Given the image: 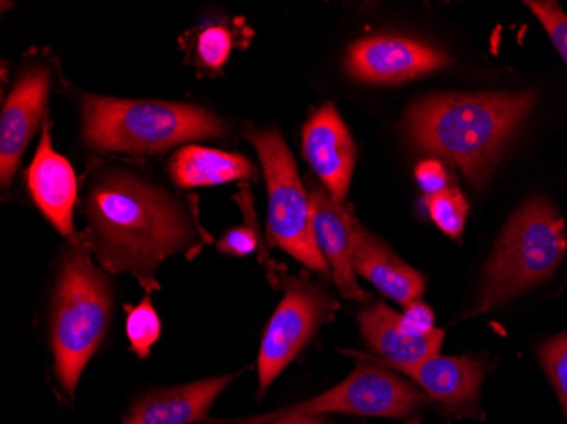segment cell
<instances>
[{
  "label": "cell",
  "instance_id": "6da1fadb",
  "mask_svg": "<svg viewBox=\"0 0 567 424\" xmlns=\"http://www.w3.org/2000/svg\"><path fill=\"white\" fill-rule=\"evenodd\" d=\"M89 247L111 273L132 272L146 290H157L158 265L189 250L197 231L186 209L158 185L111 168L92 182L85 203Z\"/></svg>",
  "mask_w": 567,
  "mask_h": 424
},
{
  "label": "cell",
  "instance_id": "7a4b0ae2",
  "mask_svg": "<svg viewBox=\"0 0 567 424\" xmlns=\"http://www.w3.org/2000/svg\"><path fill=\"white\" fill-rule=\"evenodd\" d=\"M535 101V91L429 95L408 110L404 131L416 149L441 156L481 187Z\"/></svg>",
  "mask_w": 567,
  "mask_h": 424
},
{
  "label": "cell",
  "instance_id": "3957f363",
  "mask_svg": "<svg viewBox=\"0 0 567 424\" xmlns=\"http://www.w3.org/2000/svg\"><path fill=\"white\" fill-rule=\"evenodd\" d=\"M82 133L92 148L126 155H153L196 139L221 138L228 126L199 105L87 95Z\"/></svg>",
  "mask_w": 567,
  "mask_h": 424
},
{
  "label": "cell",
  "instance_id": "277c9868",
  "mask_svg": "<svg viewBox=\"0 0 567 424\" xmlns=\"http://www.w3.org/2000/svg\"><path fill=\"white\" fill-rule=\"evenodd\" d=\"M111 309L110 280L95 269L81 241H72L63 257L51 318L56 378L70 400L85 365L106 337Z\"/></svg>",
  "mask_w": 567,
  "mask_h": 424
},
{
  "label": "cell",
  "instance_id": "5b68a950",
  "mask_svg": "<svg viewBox=\"0 0 567 424\" xmlns=\"http://www.w3.org/2000/svg\"><path fill=\"white\" fill-rule=\"evenodd\" d=\"M567 250L564 221L547 199L525 203L503 229L484 270L473 316L492 311L556 272Z\"/></svg>",
  "mask_w": 567,
  "mask_h": 424
},
{
  "label": "cell",
  "instance_id": "8992f818",
  "mask_svg": "<svg viewBox=\"0 0 567 424\" xmlns=\"http://www.w3.org/2000/svg\"><path fill=\"white\" fill-rule=\"evenodd\" d=\"M247 138L259 153L266 174L269 210L267 235L276 247L288 251L308 269L328 273V263L315 244L311 197L296 170L295 158L277 130L248 131Z\"/></svg>",
  "mask_w": 567,
  "mask_h": 424
},
{
  "label": "cell",
  "instance_id": "52a82bcc",
  "mask_svg": "<svg viewBox=\"0 0 567 424\" xmlns=\"http://www.w3.org/2000/svg\"><path fill=\"white\" fill-rule=\"evenodd\" d=\"M429 403V395L420 392L390 370L360 363L352 374L324 394L308 403L264 414L248 420H235L237 424H262L288 417L317 416L324 413L360 414V416L403 417Z\"/></svg>",
  "mask_w": 567,
  "mask_h": 424
},
{
  "label": "cell",
  "instance_id": "ba28073f",
  "mask_svg": "<svg viewBox=\"0 0 567 424\" xmlns=\"http://www.w3.org/2000/svg\"><path fill=\"white\" fill-rule=\"evenodd\" d=\"M331 306L333 302L320 287L306 280H289L286 294L267 324L260 347L259 379L262 391L301 352L306 341L330 316Z\"/></svg>",
  "mask_w": 567,
  "mask_h": 424
},
{
  "label": "cell",
  "instance_id": "9c48e42d",
  "mask_svg": "<svg viewBox=\"0 0 567 424\" xmlns=\"http://www.w3.org/2000/svg\"><path fill=\"white\" fill-rule=\"evenodd\" d=\"M451 63L444 51L413 38L369 37L350 46L347 70L369 84H401Z\"/></svg>",
  "mask_w": 567,
  "mask_h": 424
},
{
  "label": "cell",
  "instance_id": "30bf717a",
  "mask_svg": "<svg viewBox=\"0 0 567 424\" xmlns=\"http://www.w3.org/2000/svg\"><path fill=\"white\" fill-rule=\"evenodd\" d=\"M311 228L315 244L333 270L334 282L346 298L364 301L368 292L357 282L353 267L359 223L340 200L334 199L323 185H311Z\"/></svg>",
  "mask_w": 567,
  "mask_h": 424
},
{
  "label": "cell",
  "instance_id": "8fae6325",
  "mask_svg": "<svg viewBox=\"0 0 567 424\" xmlns=\"http://www.w3.org/2000/svg\"><path fill=\"white\" fill-rule=\"evenodd\" d=\"M51 91L50 70L31 66L12 89L0 116V177L8 187L37 133Z\"/></svg>",
  "mask_w": 567,
  "mask_h": 424
},
{
  "label": "cell",
  "instance_id": "7c38bea8",
  "mask_svg": "<svg viewBox=\"0 0 567 424\" xmlns=\"http://www.w3.org/2000/svg\"><path fill=\"white\" fill-rule=\"evenodd\" d=\"M302 152L324 189L342 203L352 180L357 149L333 104L323 105L305 124Z\"/></svg>",
  "mask_w": 567,
  "mask_h": 424
},
{
  "label": "cell",
  "instance_id": "4fadbf2b",
  "mask_svg": "<svg viewBox=\"0 0 567 424\" xmlns=\"http://www.w3.org/2000/svg\"><path fill=\"white\" fill-rule=\"evenodd\" d=\"M359 324L369 347L404 374L439 355L445 337L444 331L436 328L426 334L410 333L401 324V316L384 302H374L360 312Z\"/></svg>",
  "mask_w": 567,
  "mask_h": 424
},
{
  "label": "cell",
  "instance_id": "5bb4252c",
  "mask_svg": "<svg viewBox=\"0 0 567 424\" xmlns=\"http://www.w3.org/2000/svg\"><path fill=\"white\" fill-rule=\"evenodd\" d=\"M28 187L48 221L70 241H75L73 207L76 200V178L72 165L53 149L48 123L43 124L40 148L28 168Z\"/></svg>",
  "mask_w": 567,
  "mask_h": 424
},
{
  "label": "cell",
  "instance_id": "9a60e30c",
  "mask_svg": "<svg viewBox=\"0 0 567 424\" xmlns=\"http://www.w3.org/2000/svg\"><path fill=\"white\" fill-rule=\"evenodd\" d=\"M237 375L148 392L127 411L123 424H194L208 417L216 397Z\"/></svg>",
  "mask_w": 567,
  "mask_h": 424
},
{
  "label": "cell",
  "instance_id": "2e32d148",
  "mask_svg": "<svg viewBox=\"0 0 567 424\" xmlns=\"http://www.w3.org/2000/svg\"><path fill=\"white\" fill-rule=\"evenodd\" d=\"M353 267L355 273L368 279L382 294L403 306L419 301L425 290V277L400 260L362 226L357 231Z\"/></svg>",
  "mask_w": 567,
  "mask_h": 424
},
{
  "label": "cell",
  "instance_id": "e0dca14e",
  "mask_svg": "<svg viewBox=\"0 0 567 424\" xmlns=\"http://www.w3.org/2000/svg\"><path fill=\"white\" fill-rule=\"evenodd\" d=\"M411 379L449 410H462L476 401L483 365L467 356H432L411 370Z\"/></svg>",
  "mask_w": 567,
  "mask_h": 424
},
{
  "label": "cell",
  "instance_id": "ac0fdd59",
  "mask_svg": "<svg viewBox=\"0 0 567 424\" xmlns=\"http://www.w3.org/2000/svg\"><path fill=\"white\" fill-rule=\"evenodd\" d=\"M171 177L184 189L250 180L257 177L254 165L238 153L187 145L172 156Z\"/></svg>",
  "mask_w": 567,
  "mask_h": 424
},
{
  "label": "cell",
  "instance_id": "d6986e66",
  "mask_svg": "<svg viewBox=\"0 0 567 424\" xmlns=\"http://www.w3.org/2000/svg\"><path fill=\"white\" fill-rule=\"evenodd\" d=\"M426 209H429L432 221L445 235L451 236V238H458L464 225H466L470 204L457 187H449L444 193L426 197Z\"/></svg>",
  "mask_w": 567,
  "mask_h": 424
},
{
  "label": "cell",
  "instance_id": "ffe728a7",
  "mask_svg": "<svg viewBox=\"0 0 567 424\" xmlns=\"http://www.w3.org/2000/svg\"><path fill=\"white\" fill-rule=\"evenodd\" d=\"M127 340L132 343V350L145 359L150 355L153 344L157 343L162 333L161 318L157 311L153 309L150 299H143L136 308H133L127 314L126 320Z\"/></svg>",
  "mask_w": 567,
  "mask_h": 424
},
{
  "label": "cell",
  "instance_id": "44dd1931",
  "mask_svg": "<svg viewBox=\"0 0 567 424\" xmlns=\"http://www.w3.org/2000/svg\"><path fill=\"white\" fill-rule=\"evenodd\" d=\"M538 359L553 382L567 420V331L538 347Z\"/></svg>",
  "mask_w": 567,
  "mask_h": 424
},
{
  "label": "cell",
  "instance_id": "7402d4cb",
  "mask_svg": "<svg viewBox=\"0 0 567 424\" xmlns=\"http://www.w3.org/2000/svg\"><path fill=\"white\" fill-rule=\"evenodd\" d=\"M231 46H234L231 33L226 30L225 25H209L197 37L196 50L200 65L204 69L218 72L228 60Z\"/></svg>",
  "mask_w": 567,
  "mask_h": 424
},
{
  "label": "cell",
  "instance_id": "603a6c76",
  "mask_svg": "<svg viewBox=\"0 0 567 424\" xmlns=\"http://www.w3.org/2000/svg\"><path fill=\"white\" fill-rule=\"evenodd\" d=\"M525 6H528L535 18L546 28L550 41L567 66V15L564 14L560 6L547 0H528Z\"/></svg>",
  "mask_w": 567,
  "mask_h": 424
},
{
  "label": "cell",
  "instance_id": "cb8c5ba5",
  "mask_svg": "<svg viewBox=\"0 0 567 424\" xmlns=\"http://www.w3.org/2000/svg\"><path fill=\"white\" fill-rule=\"evenodd\" d=\"M416 182L420 189L426 194V197L436 196L449 189V172L441 162L435 158L420 162L415 170Z\"/></svg>",
  "mask_w": 567,
  "mask_h": 424
},
{
  "label": "cell",
  "instance_id": "d4e9b609",
  "mask_svg": "<svg viewBox=\"0 0 567 424\" xmlns=\"http://www.w3.org/2000/svg\"><path fill=\"white\" fill-rule=\"evenodd\" d=\"M219 251L228 255H250L257 248V235L251 228H235L223 236L218 244Z\"/></svg>",
  "mask_w": 567,
  "mask_h": 424
},
{
  "label": "cell",
  "instance_id": "484cf974",
  "mask_svg": "<svg viewBox=\"0 0 567 424\" xmlns=\"http://www.w3.org/2000/svg\"><path fill=\"white\" fill-rule=\"evenodd\" d=\"M433 311L423 302L415 301L406 306L401 316V324L413 334H426L435 330L433 328Z\"/></svg>",
  "mask_w": 567,
  "mask_h": 424
},
{
  "label": "cell",
  "instance_id": "4316f807",
  "mask_svg": "<svg viewBox=\"0 0 567 424\" xmlns=\"http://www.w3.org/2000/svg\"><path fill=\"white\" fill-rule=\"evenodd\" d=\"M276 424H323L315 416L288 417V420L276 421Z\"/></svg>",
  "mask_w": 567,
  "mask_h": 424
},
{
  "label": "cell",
  "instance_id": "83f0119b",
  "mask_svg": "<svg viewBox=\"0 0 567 424\" xmlns=\"http://www.w3.org/2000/svg\"><path fill=\"white\" fill-rule=\"evenodd\" d=\"M411 424H419V423H411Z\"/></svg>",
  "mask_w": 567,
  "mask_h": 424
}]
</instances>
